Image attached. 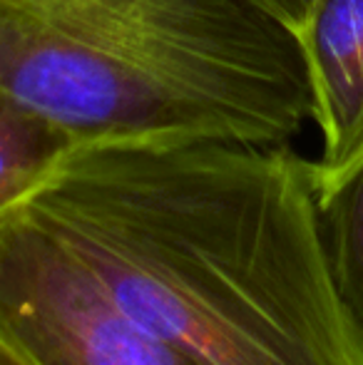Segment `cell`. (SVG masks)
I'll return each mask as SVG.
<instances>
[{
    "instance_id": "obj_5",
    "label": "cell",
    "mask_w": 363,
    "mask_h": 365,
    "mask_svg": "<svg viewBox=\"0 0 363 365\" xmlns=\"http://www.w3.org/2000/svg\"><path fill=\"white\" fill-rule=\"evenodd\" d=\"M75 145L65 127L0 90V217L28 202Z\"/></svg>"
},
{
    "instance_id": "obj_2",
    "label": "cell",
    "mask_w": 363,
    "mask_h": 365,
    "mask_svg": "<svg viewBox=\"0 0 363 365\" xmlns=\"http://www.w3.org/2000/svg\"><path fill=\"white\" fill-rule=\"evenodd\" d=\"M0 90L78 145L276 147L314 120L299 38L252 0H0Z\"/></svg>"
},
{
    "instance_id": "obj_3",
    "label": "cell",
    "mask_w": 363,
    "mask_h": 365,
    "mask_svg": "<svg viewBox=\"0 0 363 365\" xmlns=\"http://www.w3.org/2000/svg\"><path fill=\"white\" fill-rule=\"evenodd\" d=\"M0 338L35 365H199L122 316L23 207L0 217Z\"/></svg>"
},
{
    "instance_id": "obj_1",
    "label": "cell",
    "mask_w": 363,
    "mask_h": 365,
    "mask_svg": "<svg viewBox=\"0 0 363 365\" xmlns=\"http://www.w3.org/2000/svg\"><path fill=\"white\" fill-rule=\"evenodd\" d=\"M20 207L122 316L199 365H363L314 164L286 145L83 142Z\"/></svg>"
},
{
    "instance_id": "obj_7",
    "label": "cell",
    "mask_w": 363,
    "mask_h": 365,
    "mask_svg": "<svg viewBox=\"0 0 363 365\" xmlns=\"http://www.w3.org/2000/svg\"><path fill=\"white\" fill-rule=\"evenodd\" d=\"M252 3L259 5L264 13H269L296 35V30L304 25L314 0H252Z\"/></svg>"
},
{
    "instance_id": "obj_4",
    "label": "cell",
    "mask_w": 363,
    "mask_h": 365,
    "mask_svg": "<svg viewBox=\"0 0 363 365\" xmlns=\"http://www.w3.org/2000/svg\"><path fill=\"white\" fill-rule=\"evenodd\" d=\"M296 38L321 130L311 162L319 194L363 159V0H314Z\"/></svg>"
},
{
    "instance_id": "obj_8",
    "label": "cell",
    "mask_w": 363,
    "mask_h": 365,
    "mask_svg": "<svg viewBox=\"0 0 363 365\" xmlns=\"http://www.w3.org/2000/svg\"><path fill=\"white\" fill-rule=\"evenodd\" d=\"M0 365H35L25 353H20L13 343L0 338Z\"/></svg>"
},
{
    "instance_id": "obj_6",
    "label": "cell",
    "mask_w": 363,
    "mask_h": 365,
    "mask_svg": "<svg viewBox=\"0 0 363 365\" xmlns=\"http://www.w3.org/2000/svg\"><path fill=\"white\" fill-rule=\"evenodd\" d=\"M316 199L336 286L363 333V159Z\"/></svg>"
}]
</instances>
